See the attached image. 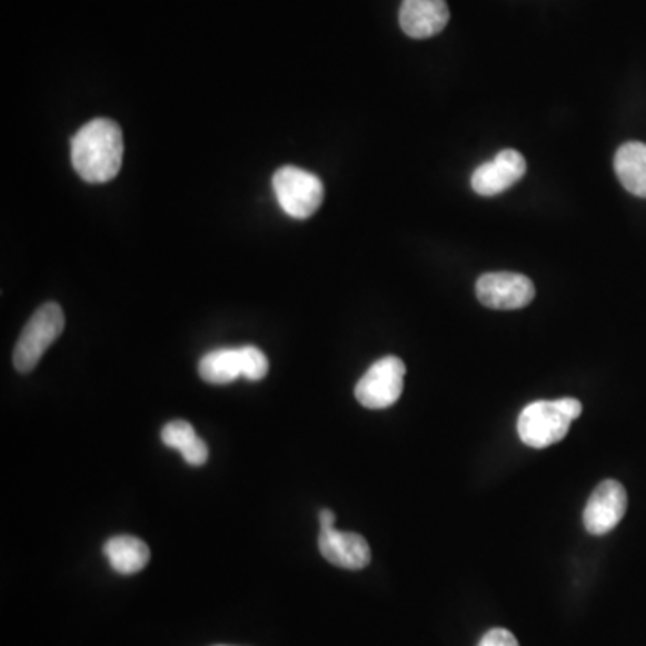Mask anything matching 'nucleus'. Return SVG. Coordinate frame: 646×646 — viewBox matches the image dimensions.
<instances>
[{
    "label": "nucleus",
    "mask_w": 646,
    "mask_h": 646,
    "mask_svg": "<svg viewBox=\"0 0 646 646\" xmlns=\"http://www.w3.org/2000/svg\"><path fill=\"white\" fill-rule=\"evenodd\" d=\"M122 131L110 119H93L76 133L70 145L74 171L89 183H107L122 166Z\"/></svg>",
    "instance_id": "f257e3e1"
},
{
    "label": "nucleus",
    "mask_w": 646,
    "mask_h": 646,
    "mask_svg": "<svg viewBox=\"0 0 646 646\" xmlns=\"http://www.w3.org/2000/svg\"><path fill=\"white\" fill-rule=\"evenodd\" d=\"M63 329H66V315L60 304L47 302L38 307L14 345V368L20 374L34 370L47 349L60 338Z\"/></svg>",
    "instance_id": "f03ea898"
},
{
    "label": "nucleus",
    "mask_w": 646,
    "mask_h": 646,
    "mask_svg": "<svg viewBox=\"0 0 646 646\" xmlns=\"http://www.w3.org/2000/svg\"><path fill=\"white\" fill-rule=\"evenodd\" d=\"M274 191L280 209L295 219L311 218L326 196L324 183L317 175L295 166H286L275 172Z\"/></svg>",
    "instance_id": "7ed1b4c3"
},
{
    "label": "nucleus",
    "mask_w": 646,
    "mask_h": 646,
    "mask_svg": "<svg viewBox=\"0 0 646 646\" xmlns=\"http://www.w3.org/2000/svg\"><path fill=\"white\" fill-rule=\"evenodd\" d=\"M572 423L560 400H537L523 409L517 420V433L525 446L545 449L564 440Z\"/></svg>",
    "instance_id": "20e7f679"
},
{
    "label": "nucleus",
    "mask_w": 646,
    "mask_h": 646,
    "mask_svg": "<svg viewBox=\"0 0 646 646\" xmlns=\"http://www.w3.org/2000/svg\"><path fill=\"white\" fill-rule=\"evenodd\" d=\"M405 374V364L397 356L377 359L356 385V399L368 409L390 408L402 396Z\"/></svg>",
    "instance_id": "39448f33"
},
{
    "label": "nucleus",
    "mask_w": 646,
    "mask_h": 646,
    "mask_svg": "<svg viewBox=\"0 0 646 646\" xmlns=\"http://www.w3.org/2000/svg\"><path fill=\"white\" fill-rule=\"evenodd\" d=\"M476 297L490 309L511 311L528 306L535 297V286L526 275L498 271L485 274L476 282Z\"/></svg>",
    "instance_id": "423d86ee"
},
{
    "label": "nucleus",
    "mask_w": 646,
    "mask_h": 646,
    "mask_svg": "<svg viewBox=\"0 0 646 646\" xmlns=\"http://www.w3.org/2000/svg\"><path fill=\"white\" fill-rule=\"evenodd\" d=\"M627 490L616 479H605L595 493L590 494L584 510V525L590 535H605L613 531L627 511Z\"/></svg>",
    "instance_id": "0eeeda50"
},
{
    "label": "nucleus",
    "mask_w": 646,
    "mask_h": 646,
    "mask_svg": "<svg viewBox=\"0 0 646 646\" xmlns=\"http://www.w3.org/2000/svg\"><path fill=\"white\" fill-rule=\"evenodd\" d=\"M526 172V160L516 149H503L490 162L479 166L473 178L470 186L476 195L490 196L501 195L510 189L514 183L519 182Z\"/></svg>",
    "instance_id": "6e6552de"
},
{
    "label": "nucleus",
    "mask_w": 646,
    "mask_h": 646,
    "mask_svg": "<svg viewBox=\"0 0 646 646\" xmlns=\"http://www.w3.org/2000/svg\"><path fill=\"white\" fill-rule=\"evenodd\" d=\"M318 548L327 563L341 569H350V572L364 569L372 558L370 546L365 537L354 531L336 530V528L320 531Z\"/></svg>",
    "instance_id": "1a4fd4ad"
},
{
    "label": "nucleus",
    "mask_w": 646,
    "mask_h": 646,
    "mask_svg": "<svg viewBox=\"0 0 646 646\" xmlns=\"http://www.w3.org/2000/svg\"><path fill=\"white\" fill-rule=\"evenodd\" d=\"M400 28L415 40L443 33L449 22L446 0H402L399 11Z\"/></svg>",
    "instance_id": "9d476101"
},
{
    "label": "nucleus",
    "mask_w": 646,
    "mask_h": 646,
    "mask_svg": "<svg viewBox=\"0 0 646 646\" xmlns=\"http://www.w3.org/2000/svg\"><path fill=\"white\" fill-rule=\"evenodd\" d=\"M105 557L108 564L112 566L113 572L119 575H136L148 566L149 554L148 545L145 540L131 537V535H117L105 543Z\"/></svg>",
    "instance_id": "9b49d317"
},
{
    "label": "nucleus",
    "mask_w": 646,
    "mask_h": 646,
    "mask_svg": "<svg viewBox=\"0 0 646 646\" xmlns=\"http://www.w3.org/2000/svg\"><path fill=\"white\" fill-rule=\"evenodd\" d=\"M614 169L622 186L637 198H646V145L627 142L616 151Z\"/></svg>",
    "instance_id": "f8f14e48"
},
{
    "label": "nucleus",
    "mask_w": 646,
    "mask_h": 646,
    "mask_svg": "<svg viewBox=\"0 0 646 646\" xmlns=\"http://www.w3.org/2000/svg\"><path fill=\"white\" fill-rule=\"evenodd\" d=\"M162 443L183 456L186 464L200 467L209 460V447L196 435L195 428L186 420H172L162 429Z\"/></svg>",
    "instance_id": "ddd939ff"
},
{
    "label": "nucleus",
    "mask_w": 646,
    "mask_h": 646,
    "mask_svg": "<svg viewBox=\"0 0 646 646\" xmlns=\"http://www.w3.org/2000/svg\"><path fill=\"white\" fill-rule=\"evenodd\" d=\"M201 379L209 385H230L242 377L241 350L218 349L205 354L198 365Z\"/></svg>",
    "instance_id": "4468645a"
},
{
    "label": "nucleus",
    "mask_w": 646,
    "mask_h": 646,
    "mask_svg": "<svg viewBox=\"0 0 646 646\" xmlns=\"http://www.w3.org/2000/svg\"><path fill=\"white\" fill-rule=\"evenodd\" d=\"M241 367L242 377L248 379V381H261L268 376V370H270V364H268V358L261 349H257L254 345H247V347H241Z\"/></svg>",
    "instance_id": "2eb2a0df"
},
{
    "label": "nucleus",
    "mask_w": 646,
    "mask_h": 646,
    "mask_svg": "<svg viewBox=\"0 0 646 646\" xmlns=\"http://www.w3.org/2000/svg\"><path fill=\"white\" fill-rule=\"evenodd\" d=\"M478 646H519V643L507 628H493L479 639Z\"/></svg>",
    "instance_id": "dca6fc26"
},
{
    "label": "nucleus",
    "mask_w": 646,
    "mask_h": 646,
    "mask_svg": "<svg viewBox=\"0 0 646 646\" xmlns=\"http://www.w3.org/2000/svg\"><path fill=\"white\" fill-rule=\"evenodd\" d=\"M335 523H336L335 511L329 510V508H324V510H320L321 530H329V528H335Z\"/></svg>",
    "instance_id": "f3484780"
},
{
    "label": "nucleus",
    "mask_w": 646,
    "mask_h": 646,
    "mask_svg": "<svg viewBox=\"0 0 646 646\" xmlns=\"http://www.w3.org/2000/svg\"><path fill=\"white\" fill-rule=\"evenodd\" d=\"M216 646H227V645H216Z\"/></svg>",
    "instance_id": "a211bd4d"
}]
</instances>
